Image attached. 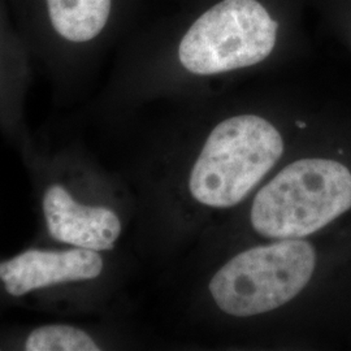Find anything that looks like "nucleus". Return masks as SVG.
Returning <instances> with one entry per match:
<instances>
[{
	"label": "nucleus",
	"instance_id": "obj_1",
	"mask_svg": "<svg viewBox=\"0 0 351 351\" xmlns=\"http://www.w3.org/2000/svg\"><path fill=\"white\" fill-rule=\"evenodd\" d=\"M14 150L27 173L37 213L33 242L116 249L124 232L121 208L68 117L58 125L32 130Z\"/></svg>",
	"mask_w": 351,
	"mask_h": 351
},
{
	"label": "nucleus",
	"instance_id": "obj_2",
	"mask_svg": "<svg viewBox=\"0 0 351 351\" xmlns=\"http://www.w3.org/2000/svg\"><path fill=\"white\" fill-rule=\"evenodd\" d=\"M56 106L75 107L116 0H8Z\"/></svg>",
	"mask_w": 351,
	"mask_h": 351
},
{
	"label": "nucleus",
	"instance_id": "obj_3",
	"mask_svg": "<svg viewBox=\"0 0 351 351\" xmlns=\"http://www.w3.org/2000/svg\"><path fill=\"white\" fill-rule=\"evenodd\" d=\"M107 252L33 242L0 255V308H21L56 319L95 310L108 277Z\"/></svg>",
	"mask_w": 351,
	"mask_h": 351
},
{
	"label": "nucleus",
	"instance_id": "obj_4",
	"mask_svg": "<svg viewBox=\"0 0 351 351\" xmlns=\"http://www.w3.org/2000/svg\"><path fill=\"white\" fill-rule=\"evenodd\" d=\"M350 208V171L329 159H302L256 194L251 224L267 239H300Z\"/></svg>",
	"mask_w": 351,
	"mask_h": 351
},
{
	"label": "nucleus",
	"instance_id": "obj_5",
	"mask_svg": "<svg viewBox=\"0 0 351 351\" xmlns=\"http://www.w3.org/2000/svg\"><path fill=\"white\" fill-rule=\"evenodd\" d=\"M284 151L275 126L255 114L230 117L208 136L194 164L189 189L197 201L228 208L243 201Z\"/></svg>",
	"mask_w": 351,
	"mask_h": 351
},
{
	"label": "nucleus",
	"instance_id": "obj_6",
	"mask_svg": "<svg viewBox=\"0 0 351 351\" xmlns=\"http://www.w3.org/2000/svg\"><path fill=\"white\" fill-rule=\"evenodd\" d=\"M316 265L314 247L301 239H281L234 256L213 276V301L233 316L276 310L308 284Z\"/></svg>",
	"mask_w": 351,
	"mask_h": 351
},
{
	"label": "nucleus",
	"instance_id": "obj_7",
	"mask_svg": "<svg viewBox=\"0 0 351 351\" xmlns=\"http://www.w3.org/2000/svg\"><path fill=\"white\" fill-rule=\"evenodd\" d=\"M277 23L256 0H223L184 36L178 59L194 75H210L263 62L275 49Z\"/></svg>",
	"mask_w": 351,
	"mask_h": 351
},
{
	"label": "nucleus",
	"instance_id": "obj_8",
	"mask_svg": "<svg viewBox=\"0 0 351 351\" xmlns=\"http://www.w3.org/2000/svg\"><path fill=\"white\" fill-rule=\"evenodd\" d=\"M36 64L8 0H0V134L16 149L32 132L26 121L27 95Z\"/></svg>",
	"mask_w": 351,
	"mask_h": 351
},
{
	"label": "nucleus",
	"instance_id": "obj_9",
	"mask_svg": "<svg viewBox=\"0 0 351 351\" xmlns=\"http://www.w3.org/2000/svg\"><path fill=\"white\" fill-rule=\"evenodd\" d=\"M101 336L75 319L0 324V351H99Z\"/></svg>",
	"mask_w": 351,
	"mask_h": 351
},
{
	"label": "nucleus",
	"instance_id": "obj_10",
	"mask_svg": "<svg viewBox=\"0 0 351 351\" xmlns=\"http://www.w3.org/2000/svg\"><path fill=\"white\" fill-rule=\"evenodd\" d=\"M297 125L300 126V128H304L306 124H304V123H301V121H298V123H297Z\"/></svg>",
	"mask_w": 351,
	"mask_h": 351
}]
</instances>
